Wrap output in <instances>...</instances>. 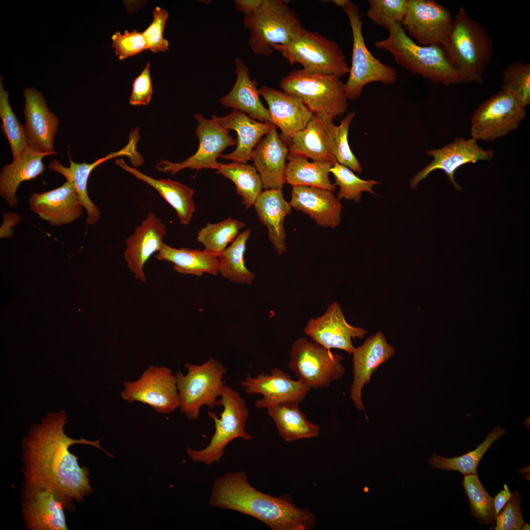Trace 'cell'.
<instances>
[{
	"instance_id": "c3c4849f",
	"label": "cell",
	"mask_w": 530,
	"mask_h": 530,
	"mask_svg": "<svg viewBox=\"0 0 530 530\" xmlns=\"http://www.w3.org/2000/svg\"><path fill=\"white\" fill-rule=\"evenodd\" d=\"M153 16L152 22L142 32L148 50L153 53L167 51L169 44L163 33L169 14L165 9L156 6Z\"/></svg>"
},
{
	"instance_id": "d6986e66",
	"label": "cell",
	"mask_w": 530,
	"mask_h": 530,
	"mask_svg": "<svg viewBox=\"0 0 530 530\" xmlns=\"http://www.w3.org/2000/svg\"><path fill=\"white\" fill-rule=\"evenodd\" d=\"M245 392L250 395L261 394L263 398L255 402L259 409H268L286 401L301 402L311 389L279 368L271 369L270 373H260L252 377L248 374L241 382Z\"/></svg>"
},
{
	"instance_id": "d6a6232c",
	"label": "cell",
	"mask_w": 530,
	"mask_h": 530,
	"mask_svg": "<svg viewBox=\"0 0 530 530\" xmlns=\"http://www.w3.org/2000/svg\"><path fill=\"white\" fill-rule=\"evenodd\" d=\"M115 162L137 179L145 182L156 189L175 210L182 224L185 225L190 223L195 211L192 188L170 179H154L128 165L122 159L115 160Z\"/></svg>"
},
{
	"instance_id": "5b68a950",
	"label": "cell",
	"mask_w": 530,
	"mask_h": 530,
	"mask_svg": "<svg viewBox=\"0 0 530 530\" xmlns=\"http://www.w3.org/2000/svg\"><path fill=\"white\" fill-rule=\"evenodd\" d=\"M250 34L248 44L256 54L269 56L276 45H287L304 29L295 11L283 0H263L260 8L244 17Z\"/></svg>"
},
{
	"instance_id": "9a60e30c",
	"label": "cell",
	"mask_w": 530,
	"mask_h": 530,
	"mask_svg": "<svg viewBox=\"0 0 530 530\" xmlns=\"http://www.w3.org/2000/svg\"><path fill=\"white\" fill-rule=\"evenodd\" d=\"M194 117L198 122L195 135L198 138L199 147L195 154L184 161L173 163L161 159L156 168L159 172L175 174L185 168L199 170L202 169L217 170L219 162L217 159L226 148L236 145L237 140L229 134V130L222 127L212 118H205L203 115L196 114Z\"/></svg>"
},
{
	"instance_id": "484cf974",
	"label": "cell",
	"mask_w": 530,
	"mask_h": 530,
	"mask_svg": "<svg viewBox=\"0 0 530 530\" xmlns=\"http://www.w3.org/2000/svg\"><path fill=\"white\" fill-rule=\"evenodd\" d=\"M28 203L31 211L52 226L72 222L81 214L83 207L77 192L68 181L54 189L32 194Z\"/></svg>"
},
{
	"instance_id": "8fae6325",
	"label": "cell",
	"mask_w": 530,
	"mask_h": 530,
	"mask_svg": "<svg viewBox=\"0 0 530 530\" xmlns=\"http://www.w3.org/2000/svg\"><path fill=\"white\" fill-rule=\"evenodd\" d=\"M343 360L342 355L301 337L291 346L289 367L298 380L311 389L327 388L344 375Z\"/></svg>"
},
{
	"instance_id": "b9f144b4",
	"label": "cell",
	"mask_w": 530,
	"mask_h": 530,
	"mask_svg": "<svg viewBox=\"0 0 530 530\" xmlns=\"http://www.w3.org/2000/svg\"><path fill=\"white\" fill-rule=\"evenodd\" d=\"M3 78H0V117L1 129L10 145L13 159L17 158L28 145V138L24 125L21 124L12 111L8 101L9 93L2 85Z\"/></svg>"
},
{
	"instance_id": "ee69618b",
	"label": "cell",
	"mask_w": 530,
	"mask_h": 530,
	"mask_svg": "<svg viewBox=\"0 0 530 530\" xmlns=\"http://www.w3.org/2000/svg\"><path fill=\"white\" fill-rule=\"evenodd\" d=\"M502 89L512 94L524 106L530 104V64L515 62L504 69Z\"/></svg>"
},
{
	"instance_id": "f5cc1de1",
	"label": "cell",
	"mask_w": 530,
	"mask_h": 530,
	"mask_svg": "<svg viewBox=\"0 0 530 530\" xmlns=\"http://www.w3.org/2000/svg\"><path fill=\"white\" fill-rule=\"evenodd\" d=\"M511 496L512 492L510 491L507 485L504 484V489L498 493L494 498L495 519L506 503L509 501Z\"/></svg>"
},
{
	"instance_id": "52a82bcc",
	"label": "cell",
	"mask_w": 530,
	"mask_h": 530,
	"mask_svg": "<svg viewBox=\"0 0 530 530\" xmlns=\"http://www.w3.org/2000/svg\"><path fill=\"white\" fill-rule=\"evenodd\" d=\"M216 406H222L220 418L212 411L208 416L213 420L215 431L208 445L200 450L188 447L186 452L193 462L208 465L220 461L225 448L234 439L241 438L250 440L252 437L245 428L249 412L245 402L239 394L232 388L225 386Z\"/></svg>"
},
{
	"instance_id": "6da1fadb",
	"label": "cell",
	"mask_w": 530,
	"mask_h": 530,
	"mask_svg": "<svg viewBox=\"0 0 530 530\" xmlns=\"http://www.w3.org/2000/svg\"><path fill=\"white\" fill-rule=\"evenodd\" d=\"M66 420L65 412L61 411L48 414L40 424L31 426L22 442L21 455L24 481L51 487L63 498L69 511H73V501L84 503V497L94 491L89 470L80 465L69 447L76 444L89 445L113 456L101 447V439L92 441L68 437L63 429Z\"/></svg>"
},
{
	"instance_id": "f35d334b",
	"label": "cell",
	"mask_w": 530,
	"mask_h": 530,
	"mask_svg": "<svg viewBox=\"0 0 530 530\" xmlns=\"http://www.w3.org/2000/svg\"><path fill=\"white\" fill-rule=\"evenodd\" d=\"M505 434V430L496 426L475 449L459 456L448 458L434 453L428 460L433 469L456 471L464 475L477 474L479 462L492 445Z\"/></svg>"
},
{
	"instance_id": "1f68e13d",
	"label": "cell",
	"mask_w": 530,
	"mask_h": 530,
	"mask_svg": "<svg viewBox=\"0 0 530 530\" xmlns=\"http://www.w3.org/2000/svg\"><path fill=\"white\" fill-rule=\"evenodd\" d=\"M254 206L260 221L267 229L268 239L276 252L278 255H283L287 249L284 220L292 208L285 199L282 189L262 191Z\"/></svg>"
},
{
	"instance_id": "e575fe53",
	"label": "cell",
	"mask_w": 530,
	"mask_h": 530,
	"mask_svg": "<svg viewBox=\"0 0 530 530\" xmlns=\"http://www.w3.org/2000/svg\"><path fill=\"white\" fill-rule=\"evenodd\" d=\"M155 258L172 263V269L182 274L200 276L203 273H219L218 257L205 250L178 249L163 243Z\"/></svg>"
},
{
	"instance_id": "ab89813d",
	"label": "cell",
	"mask_w": 530,
	"mask_h": 530,
	"mask_svg": "<svg viewBox=\"0 0 530 530\" xmlns=\"http://www.w3.org/2000/svg\"><path fill=\"white\" fill-rule=\"evenodd\" d=\"M245 226V223L229 217L219 222L207 223L197 233L196 239L205 250L218 257Z\"/></svg>"
},
{
	"instance_id": "d590c367",
	"label": "cell",
	"mask_w": 530,
	"mask_h": 530,
	"mask_svg": "<svg viewBox=\"0 0 530 530\" xmlns=\"http://www.w3.org/2000/svg\"><path fill=\"white\" fill-rule=\"evenodd\" d=\"M285 170V182L292 186H309L333 192L336 186L329 177L333 164L322 161H309L304 157L289 153Z\"/></svg>"
},
{
	"instance_id": "30bf717a",
	"label": "cell",
	"mask_w": 530,
	"mask_h": 530,
	"mask_svg": "<svg viewBox=\"0 0 530 530\" xmlns=\"http://www.w3.org/2000/svg\"><path fill=\"white\" fill-rule=\"evenodd\" d=\"M343 9L348 18L353 39L351 64L344 90L348 100L355 101L361 96L363 88L368 84L380 82L392 84L397 80L398 73L396 68L375 58L367 48L359 6L348 0Z\"/></svg>"
},
{
	"instance_id": "277c9868",
	"label": "cell",
	"mask_w": 530,
	"mask_h": 530,
	"mask_svg": "<svg viewBox=\"0 0 530 530\" xmlns=\"http://www.w3.org/2000/svg\"><path fill=\"white\" fill-rule=\"evenodd\" d=\"M443 47L453 67L467 82H483L494 42L485 28L465 7H460L456 12L448 40Z\"/></svg>"
},
{
	"instance_id": "f907efd6",
	"label": "cell",
	"mask_w": 530,
	"mask_h": 530,
	"mask_svg": "<svg viewBox=\"0 0 530 530\" xmlns=\"http://www.w3.org/2000/svg\"><path fill=\"white\" fill-rule=\"evenodd\" d=\"M150 64L147 61L144 68L132 81L130 104L132 106H147L153 94V85L150 72Z\"/></svg>"
},
{
	"instance_id": "4316f807",
	"label": "cell",
	"mask_w": 530,
	"mask_h": 530,
	"mask_svg": "<svg viewBox=\"0 0 530 530\" xmlns=\"http://www.w3.org/2000/svg\"><path fill=\"white\" fill-rule=\"evenodd\" d=\"M289 149L274 126L252 152L251 160L265 189H282L285 182Z\"/></svg>"
},
{
	"instance_id": "ba28073f",
	"label": "cell",
	"mask_w": 530,
	"mask_h": 530,
	"mask_svg": "<svg viewBox=\"0 0 530 530\" xmlns=\"http://www.w3.org/2000/svg\"><path fill=\"white\" fill-rule=\"evenodd\" d=\"M187 372L179 371L176 374L181 412L190 420H196L202 406L211 409L216 406L225 386L223 381L227 369L211 357L200 365L186 363Z\"/></svg>"
},
{
	"instance_id": "4fadbf2b",
	"label": "cell",
	"mask_w": 530,
	"mask_h": 530,
	"mask_svg": "<svg viewBox=\"0 0 530 530\" xmlns=\"http://www.w3.org/2000/svg\"><path fill=\"white\" fill-rule=\"evenodd\" d=\"M120 395L128 402L146 404L159 413H169L179 407L175 375L164 366H149L134 381H125Z\"/></svg>"
},
{
	"instance_id": "cb8c5ba5",
	"label": "cell",
	"mask_w": 530,
	"mask_h": 530,
	"mask_svg": "<svg viewBox=\"0 0 530 530\" xmlns=\"http://www.w3.org/2000/svg\"><path fill=\"white\" fill-rule=\"evenodd\" d=\"M136 145L137 143L134 140L130 139L127 145L121 150L111 152L91 163L84 162L77 163L70 158V166L68 167L63 166L60 162L56 159L53 160L49 164V169L63 175L77 192L83 207L87 211V224H96L101 218L100 210L91 201L87 194V185L91 172L103 162L119 156L129 157L131 162L136 161L139 157V153L136 149Z\"/></svg>"
},
{
	"instance_id": "4dcf8cb0",
	"label": "cell",
	"mask_w": 530,
	"mask_h": 530,
	"mask_svg": "<svg viewBox=\"0 0 530 530\" xmlns=\"http://www.w3.org/2000/svg\"><path fill=\"white\" fill-rule=\"evenodd\" d=\"M236 80L231 91L219 99L226 107L248 114L263 122L270 123L267 108L260 98L258 82L249 77L248 67L239 57L235 60Z\"/></svg>"
},
{
	"instance_id": "db71d44e",
	"label": "cell",
	"mask_w": 530,
	"mask_h": 530,
	"mask_svg": "<svg viewBox=\"0 0 530 530\" xmlns=\"http://www.w3.org/2000/svg\"><path fill=\"white\" fill-rule=\"evenodd\" d=\"M348 0H334L333 2L338 6L342 8L346 5Z\"/></svg>"
},
{
	"instance_id": "d4e9b609",
	"label": "cell",
	"mask_w": 530,
	"mask_h": 530,
	"mask_svg": "<svg viewBox=\"0 0 530 530\" xmlns=\"http://www.w3.org/2000/svg\"><path fill=\"white\" fill-rule=\"evenodd\" d=\"M268 105L271 124L278 127L286 140L305 128L313 113L298 97L266 85L259 89Z\"/></svg>"
},
{
	"instance_id": "7c38bea8",
	"label": "cell",
	"mask_w": 530,
	"mask_h": 530,
	"mask_svg": "<svg viewBox=\"0 0 530 530\" xmlns=\"http://www.w3.org/2000/svg\"><path fill=\"white\" fill-rule=\"evenodd\" d=\"M527 111L510 92L501 91L483 102L471 118L472 138L493 141L518 128Z\"/></svg>"
},
{
	"instance_id": "603a6c76",
	"label": "cell",
	"mask_w": 530,
	"mask_h": 530,
	"mask_svg": "<svg viewBox=\"0 0 530 530\" xmlns=\"http://www.w3.org/2000/svg\"><path fill=\"white\" fill-rule=\"evenodd\" d=\"M166 225L153 212H149L126 240L124 257L127 267L135 277L146 282L143 267L151 256L159 251L166 233Z\"/></svg>"
},
{
	"instance_id": "f1b7e54d",
	"label": "cell",
	"mask_w": 530,
	"mask_h": 530,
	"mask_svg": "<svg viewBox=\"0 0 530 530\" xmlns=\"http://www.w3.org/2000/svg\"><path fill=\"white\" fill-rule=\"evenodd\" d=\"M212 118L223 128L237 132L236 149L229 154L220 156L223 159L234 162L246 163L251 160L252 152L257 143L274 126L255 121L245 113L236 109L226 116L218 117L212 115Z\"/></svg>"
},
{
	"instance_id": "2e32d148",
	"label": "cell",
	"mask_w": 530,
	"mask_h": 530,
	"mask_svg": "<svg viewBox=\"0 0 530 530\" xmlns=\"http://www.w3.org/2000/svg\"><path fill=\"white\" fill-rule=\"evenodd\" d=\"M451 12L433 0H408L403 29L421 46L447 43L452 27Z\"/></svg>"
},
{
	"instance_id": "ffe728a7",
	"label": "cell",
	"mask_w": 530,
	"mask_h": 530,
	"mask_svg": "<svg viewBox=\"0 0 530 530\" xmlns=\"http://www.w3.org/2000/svg\"><path fill=\"white\" fill-rule=\"evenodd\" d=\"M333 119L324 113H314L307 126L286 139L289 153L315 161L334 164V136L336 125Z\"/></svg>"
},
{
	"instance_id": "7a4b0ae2",
	"label": "cell",
	"mask_w": 530,
	"mask_h": 530,
	"mask_svg": "<svg viewBox=\"0 0 530 530\" xmlns=\"http://www.w3.org/2000/svg\"><path fill=\"white\" fill-rule=\"evenodd\" d=\"M209 504L252 517L272 530H308L315 516L308 508L301 509L286 494L275 497L256 489L243 471L228 473L213 483Z\"/></svg>"
},
{
	"instance_id": "5bb4252c",
	"label": "cell",
	"mask_w": 530,
	"mask_h": 530,
	"mask_svg": "<svg viewBox=\"0 0 530 530\" xmlns=\"http://www.w3.org/2000/svg\"><path fill=\"white\" fill-rule=\"evenodd\" d=\"M21 514L28 530H68L63 498L51 487L24 481Z\"/></svg>"
},
{
	"instance_id": "7402d4cb",
	"label": "cell",
	"mask_w": 530,
	"mask_h": 530,
	"mask_svg": "<svg viewBox=\"0 0 530 530\" xmlns=\"http://www.w3.org/2000/svg\"><path fill=\"white\" fill-rule=\"evenodd\" d=\"M24 125L29 144L44 153L54 152L53 142L59 120L48 108L43 96L33 88L24 90Z\"/></svg>"
},
{
	"instance_id": "9c48e42d",
	"label": "cell",
	"mask_w": 530,
	"mask_h": 530,
	"mask_svg": "<svg viewBox=\"0 0 530 530\" xmlns=\"http://www.w3.org/2000/svg\"><path fill=\"white\" fill-rule=\"evenodd\" d=\"M279 52L292 65L298 63L304 70L333 75L342 78L349 73V67L339 45L317 32L305 28L291 42L276 45Z\"/></svg>"
},
{
	"instance_id": "bcb514c9",
	"label": "cell",
	"mask_w": 530,
	"mask_h": 530,
	"mask_svg": "<svg viewBox=\"0 0 530 530\" xmlns=\"http://www.w3.org/2000/svg\"><path fill=\"white\" fill-rule=\"evenodd\" d=\"M355 114L354 111L348 113L341 121L340 125L335 126L334 155L337 162L347 167L353 172L361 173L363 168L353 153L348 141V130Z\"/></svg>"
},
{
	"instance_id": "8d00e7d4",
	"label": "cell",
	"mask_w": 530,
	"mask_h": 530,
	"mask_svg": "<svg viewBox=\"0 0 530 530\" xmlns=\"http://www.w3.org/2000/svg\"><path fill=\"white\" fill-rule=\"evenodd\" d=\"M251 230L248 229L237 237L218 256L219 273L233 283L250 285L255 275L246 267L244 254Z\"/></svg>"
},
{
	"instance_id": "60d3db41",
	"label": "cell",
	"mask_w": 530,
	"mask_h": 530,
	"mask_svg": "<svg viewBox=\"0 0 530 530\" xmlns=\"http://www.w3.org/2000/svg\"><path fill=\"white\" fill-rule=\"evenodd\" d=\"M462 485L468 500L471 515L480 525L492 524V527L495 520L494 498L486 491L477 474L464 475Z\"/></svg>"
},
{
	"instance_id": "11a10c76",
	"label": "cell",
	"mask_w": 530,
	"mask_h": 530,
	"mask_svg": "<svg viewBox=\"0 0 530 530\" xmlns=\"http://www.w3.org/2000/svg\"><path fill=\"white\" fill-rule=\"evenodd\" d=\"M530 525L529 524H527V523H526L524 522V523L523 524V525H522V526L521 527V530H530Z\"/></svg>"
},
{
	"instance_id": "f6af8a7d",
	"label": "cell",
	"mask_w": 530,
	"mask_h": 530,
	"mask_svg": "<svg viewBox=\"0 0 530 530\" xmlns=\"http://www.w3.org/2000/svg\"><path fill=\"white\" fill-rule=\"evenodd\" d=\"M367 16L376 25L387 29L393 24H401L406 13L408 0H369Z\"/></svg>"
},
{
	"instance_id": "74e56055",
	"label": "cell",
	"mask_w": 530,
	"mask_h": 530,
	"mask_svg": "<svg viewBox=\"0 0 530 530\" xmlns=\"http://www.w3.org/2000/svg\"><path fill=\"white\" fill-rule=\"evenodd\" d=\"M216 173L230 180L236 186V193L241 197L246 209L253 206L263 191V183L255 168L246 163H220Z\"/></svg>"
},
{
	"instance_id": "681fc988",
	"label": "cell",
	"mask_w": 530,
	"mask_h": 530,
	"mask_svg": "<svg viewBox=\"0 0 530 530\" xmlns=\"http://www.w3.org/2000/svg\"><path fill=\"white\" fill-rule=\"evenodd\" d=\"M512 496L496 518L495 530H519L524 523L521 511L522 497L517 491Z\"/></svg>"
},
{
	"instance_id": "44dd1931",
	"label": "cell",
	"mask_w": 530,
	"mask_h": 530,
	"mask_svg": "<svg viewBox=\"0 0 530 530\" xmlns=\"http://www.w3.org/2000/svg\"><path fill=\"white\" fill-rule=\"evenodd\" d=\"M395 353V348L387 342L381 331L369 337L361 345L354 348L352 354L353 381L350 396L357 410L364 411L362 399L363 387L370 383L372 374L379 366Z\"/></svg>"
},
{
	"instance_id": "816d5d0a",
	"label": "cell",
	"mask_w": 530,
	"mask_h": 530,
	"mask_svg": "<svg viewBox=\"0 0 530 530\" xmlns=\"http://www.w3.org/2000/svg\"><path fill=\"white\" fill-rule=\"evenodd\" d=\"M263 0H235L236 9L244 14V17L250 16L261 6Z\"/></svg>"
},
{
	"instance_id": "e0dca14e",
	"label": "cell",
	"mask_w": 530,
	"mask_h": 530,
	"mask_svg": "<svg viewBox=\"0 0 530 530\" xmlns=\"http://www.w3.org/2000/svg\"><path fill=\"white\" fill-rule=\"evenodd\" d=\"M425 153L433 157L431 162L418 172L410 180L412 189H416L420 182L436 169L444 171L448 179L457 190L462 187L455 181L454 173L463 165L475 163L480 160H490L494 155L492 150H484L473 138H456L453 141L437 149L427 150Z\"/></svg>"
},
{
	"instance_id": "ac0fdd59",
	"label": "cell",
	"mask_w": 530,
	"mask_h": 530,
	"mask_svg": "<svg viewBox=\"0 0 530 530\" xmlns=\"http://www.w3.org/2000/svg\"><path fill=\"white\" fill-rule=\"evenodd\" d=\"M304 331L313 341L324 347L342 349L350 355L355 348L352 339H363L367 333L365 329L347 322L337 302L329 304L320 316L310 319Z\"/></svg>"
},
{
	"instance_id": "f546056e",
	"label": "cell",
	"mask_w": 530,
	"mask_h": 530,
	"mask_svg": "<svg viewBox=\"0 0 530 530\" xmlns=\"http://www.w3.org/2000/svg\"><path fill=\"white\" fill-rule=\"evenodd\" d=\"M55 154L40 152L29 144L11 163L1 168L0 194L11 207L14 208L18 203L15 193L20 184L42 174L45 169L43 158Z\"/></svg>"
},
{
	"instance_id": "836d02e7",
	"label": "cell",
	"mask_w": 530,
	"mask_h": 530,
	"mask_svg": "<svg viewBox=\"0 0 530 530\" xmlns=\"http://www.w3.org/2000/svg\"><path fill=\"white\" fill-rule=\"evenodd\" d=\"M299 403L286 401L267 409L274 421L278 434L286 442L318 436L319 426L311 423L302 413Z\"/></svg>"
},
{
	"instance_id": "83f0119b",
	"label": "cell",
	"mask_w": 530,
	"mask_h": 530,
	"mask_svg": "<svg viewBox=\"0 0 530 530\" xmlns=\"http://www.w3.org/2000/svg\"><path fill=\"white\" fill-rule=\"evenodd\" d=\"M289 203L301 211L318 226L334 229L341 222L342 205L332 192L309 186H294Z\"/></svg>"
},
{
	"instance_id": "7dc6e473",
	"label": "cell",
	"mask_w": 530,
	"mask_h": 530,
	"mask_svg": "<svg viewBox=\"0 0 530 530\" xmlns=\"http://www.w3.org/2000/svg\"><path fill=\"white\" fill-rule=\"evenodd\" d=\"M112 47L120 60L132 57L148 50L142 32L136 29L126 30L123 33L115 32L111 36Z\"/></svg>"
},
{
	"instance_id": "3957f363",
	"label": "cell",
	"mask_w": 530,
	"mask_h": 530,
	"mask_svg": "<svg viewBox=\"0 0 530 530\" xmlns=\"http://www.w3.org/2000/svg\"><path fill=\"white\" fill-rule=\"evenodd\" d=\"M387 30L388 37L375 41L374 46L391 53L399 66L445 86L467 82L453 67L442 45L418 44L399 23L392 24Z\"/></svg>"
},
{
	"instance_id": "8992f818",
	"label": "cell",
	"mask_w": 530,
	"mask_h": 530,
	"mask_svg": "<svg viewBox=\"0 0 530 530\" xmlns=\"http://www.w3.org/2000/svg\"><path fill=\"white\" fill-rule=\"evenodd\" d=\"M279 85L282 91L299 97L313 114H326L334 119L347 111L344 83L338 76L294 69Z\"/></svg>"
},
{
	"instance_id": "7bdbcfd3",
	"label": "cell",
	"mask_w": 530,
	"mask_h": 530,
	"mask_svg": "<svg viewBox=\"0 0 530 530\" xmlns=\"http://www.w3.org/2000/svg\"><path fill=\"white\" fill-rule=\"evenodd\" d=\"M335 179V185L340 187L337 198H344L355 202L361 201L362 192H367L374 194L372 187L380 184L373 180H365L357 176L347 167L335 162L330 169Z\"/></svg>"
}]
</instances>
